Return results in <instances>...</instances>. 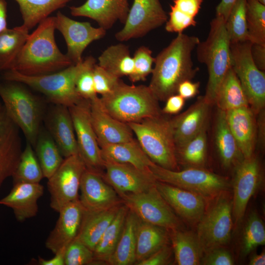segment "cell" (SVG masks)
<instances>
[{
  "mask_svg": "<svg viewBox=\"0 0 265 265\" xmlns=\"http://www.w3.org/2000/svg\"><path fill=\"white\" fill-rule=\"evenodd\" d=\"M198 37L178 33L170 43L155 57V66L148 85L159 101L165 102L177 94L179 85L192 80L199 71L191 58L200 42Z\"/></svg>",
  "mask_w": 265,
  "mask_h": 265,
  "instance_id": "obj_1",
  "label": "cell"
},
{
  "mask_svg": "<svg viewBox=\"0 0 265 265\" xmlns=\"http://www.w3.org/2000/svg\"><path fill=\"white\" fill-rule=\"evenodd\" d=\"M55 16H49L29 35L12 69L27 76L53 73L73 64L55 40Z\"/></svg>",
  "mask_w": 265,
  "mask_h": 265,
  "instance_id": "obj_2",
  "label": "cell"
},
{
  "mask_svg": "<svg viewBox=\"0 0 265 265\" xmlns=\"http://www.w3.org/2000/svg\"><path fill=\"white\" fill-rule=\"evenodd\" d=\"M230 41L225 26V20L216 16L210 23L206 39L196 46L199 62L207 68L208 80L204 98L212 106L214 105L218 89L232 67Z\"/></svg>",
  "mask_w": 265,
  "mask_h": 265,
  "instance_id": "obj_3",
  "label": "cell"
},
{
  "mask_svg": "<svg viewBox=\"0 0 265 265\" xmlns=\"http://www.w3.org/2000/svg\"><path fill=\"white\" fill-rule=\"evenodd\" d=\"M100 101L107 113L127 124L162 114L159 101L149 86L129 85L122 80L110 93L101 96Z\"/></svg>",
  "mask_w": 265,
  "mask_h": 265,
  "instance_id": "obj_4",
  "label": "cell"
},
{
  "mask_svg": "<svg viewBox=\"0 0 265 265\" xmlns=\"http://www.w3.org/2000/svg\"><path fill=\"white\" fill-rule=\"evenodd\" d=\"M141 148L156 164L179 170L171 119L162 115L128 124Z\"/></svg>",
  "mask_w": 265,
  "mask_h": 265,
  "instance_id": "obj_5",
  "label": "cell"
},
{
  "mask_svg": "<svg viewBox=\"0 0 265 265\" xmlns=\"http://www.w3.org/2000/svg\"><path fill=\"white\" fill-rule=\"evenodd\" d=\"M0 97L8 116L34 147L41 129L43 114L40 99L26 85L1 79Z\"/></svg>",
  "mask_w": 265,
  "mask_h": 265,
  "instance_id": "obj_6",
  "label": "cell"
},
{
  "mask_svg": "<svg viewBox=\"0 0 265 265\" xmlns=\"http://www.w3.org/2000/svg\"><path fill=\"white\" fill-rule=\"evenodd\" d=\"M82 62L53 73L39 76H27L8 70L2 72L1 78L21 82L41 93L53 104L70 107L82 99L76 89V81Z\"/></svg>",
  "mask_w": 265,
  "mask_h": 265,
  "instance_id": "obj_7",
  "label": "cell"
},
{
  "mask_svg": "<svg viewBox=\"0 0 265 265\" xmlns=\"http://www.w3.org/2000/svg\"><path fill=\"white\" fill-rule=\"evenodd\" d=\"M232 197L228 191L209 201L196 225V233L204 254L222 247L229 241L233 228Z\"/></svg>",
  "mask_w": 265,
  "mask_h": 265,
  "instance_id": "obj_8",
  "label": "cell"
},
{
  "mask_svg": "<svg viewBox=\"0 0 265 265\" xmlns=\"http://www.w3.org/2000/svg\"><path fill=\"white\" fill-rule=\"evenodd\" d=\"M150 170L157 181L198 194L208 202L228 191L230 186L227 177L204 167L171 170L154 164L150 167Z\"/></svg>",
  "mask_w": 265,
  "mask_h": 265,
  "instance_id": "obj_9",
  "label": "cell"
},
{
  "mask_svg": "<svg viewBox=\"0 0 265 265\" xmlns=\"http://www.w3.org/2000/svg\"><path fill=\"white\" fill-rule=\"evenodd\" d=\"M249 41L230 44L232 69L255 115L265 106V73L254 62Z\"/></svg>",
  "mask_w": 265,
  "mask_h": 265,
  "instance_id": "obj_10",
  "label": "cell"
},
{
  "mask_svg": "<svg viewBox=\"0 0 265 265\" xmlns=\"http://www.w3.org/2000/svg\"><path fill=\"white\" fill-rule=\"evenodd\" d=\"M120 197L142 221L168 231L184 229L180 218L162 197L156 185L144 192L124 194Z\"/></svg>",
  "mask_w": 265,
  "mask_h": 265,
  "instance_id": "obj_11",
  "label": "cell"
},
{
  "mask_svg": "<svg viewBox=\"0 0 265 265\" xmlns=\"http://www.w3.org/2000/svg\"><path fill=\"white\" fill-rule=\"evenodd\" d=\"M86 166L79 154L64 159L56 171L48 179L50 206L58 212L67 204L79 199V192Z\"/></svg>",
  "mask_w": 265,
  "mask_h": 265,
  "instance_id": "obj_12",
  "label": "cell"
},
{
  "mask_svg": "<svg viewBox=\"0 0 265 265\" xmlns=\"http://www.w3.org/2000/svg\"><path fill=\"white\" fill-rule=\"evenodd\" d=\"M69 109L73 123L79 156L86 168L102 174L105 161L91 122L90 100L82 99Z\"/></svg>",
  "mask_w": 265,
  "mask_h": 265,
  "instance_id": "obj_13",
  "label": "cell"
},
{
  "mask_svg": "<svg viewBox=\"0 0 265 265\" xmlns=\"http://www.w3.org/2000/svg\"><path fill=\"white\" fill-rule=\"evenodd\" d=\"M167 19L160 0H134L124 26L116 33L115 38L126 41L143 37L163 25Z\"/></svg>",
  "mask_w": 265,
  "mask_h": 265,
  "instance_id": "obj_14",
  "label": "cell"
},
{
  "mask_svg": "<svg viewBox=\"0 0 265 265\" xmlns=\"http://www.w3.org/2000/svg\"><path fill=\"white\" fill-rule=\"evenodd\" d=\"M259 161L254 154L243 158L236 166L233 180L232 215L235 225L240 223L248 202L261 181Z\"/></svg>",
  "mask_w": 265,
  "mask_h": 265,
  "instance_id": "obj_15",
  "label": "cell"
},
{
  "mask_svg": "<svg viewBox=\"0 0 265 265\" xmlns=\"http://www.w3.org/2000/svg\"><path fill=\"white\" fill-rule=\"evenodd\" d=\"M55 26L65 40L66 55L74 64L83 61L82 53L90 43L106 34V30L101 27H95L89 22L74 20L60 11L55 16Z\"/></svg>",
  "mask_w": 265,
  "mask_h": 265,
  "instance_id": "obj_16",
  "label": "cell"
},
{
  "mask_svg": "<svg viewBox=\"0 0 265 265\" xmlns=\"http://www.w3.org/2000/svg\"><path fill=\"white\" fill-rule=\"evenodd\" d=\"M105 181L119 197L144 192L155 186L157 180L151 170H144L127 163L105 160Z\"/></svg>",
  "mask_w": 265,
  "mask_h": 265,
  "instance_id": "obj_17",
  "label": "cell"
},
{
  "mask_svg": "<svg viewBox=\"0 0 265 265\" xmlns=\"http://www.w3.org/2000/svg\"><path fill=\"white\" fill-rule=\"evenodd\" d=\"M102 174L86 168L82 174L79 200L86 212L106 210L123 203L115 190L105 181Z\"/></svg>",
  "mask_w": 265,
  "mask_h": 265,
  "instance_id": "obj_18",
  "label": "cell"
},
{
  "mask_svg": "<svg viewBox=\"0 0 265 265\" xmlns=\"http://www.w3.org/2000/svg\"><path fill=\"white\" fill-rule=\"evenodd\" d=\"M22 151L20 129L0 101V187L13 175Z\"/></svg>",
  "mask_w": 265,
  "mask_h": 265,
  "instance_id": "obj_19",
  "label": "cell"
},
{
  "mask_svg": "<svg viewBox=\"0 0 265 265\" xmlns=\"http://www.w3.org/2000/svg\"><path fill=\"white\" fill-rule=\"evenodd\" d=\"M156 186L177 215L190 224L197 225L208 201L198 194L160 181H157Z\"/></svg>",
  "mask_w": 265,
  "mask_h": 265,
  "instance_id": "obj_20",
  "label": "cell"
},
{
  "mask_svg": "<svg viewBox=\"0 0 265 265\" xmlns=\"http://www.w3.org/2000/svg\"><path fill=\"white\" fill-rule=\"evenodd\" d=\"M84 212L79 199L65 205L58 212L56 224L46 240V247L54 254L65 250L79 234Z\"/></svg>",
  "mask_w": 265,
  "mask_h": 265,
  "instance_id": "obj_21",
  "label": "cell"
},
{
  "mask_svg": "<svg viewBox=\"0 0 265 265\" xmlns=\"http://www.w3.org/2000/svg\"><path fill=\"white\" fill-rule=\"evenodd\" d=\"M129 0H87L83 4L70 7L73 16L85 17L96 21L105 30L117 21L124 24L129 11Z\"/></svg>",
  "mask_w": 265,
  "mask_h": 265,
  "instance_id": "obj_22",
  "label": "cell"
},
{
  "mask_svg": "<svg viewBox=\"0 0 265 265\" xmlns=\"http://www.w3.org/2000/svg\"><path fill=\"white\" fill-rule=\"evenodd\" d=\"M90 102L91 122L100 147L134 139L128 124L115 119L103 109L100 97L97 96Z\"/></svg>",
  "mask_w": 265,
  "mask_h": 265,
  "instance_id": "obj_23",
  "label": "cell"
},
{
  "mask_svg": "<svg viewBox=\"0 0 265 265\" xmlns=\"http://www.w3.org/2000/svg\"><path fill=\"white\" fill-rule=\"evenodd\" d=\"M47 130L65 158L79 154L73 123L69 107L54 104L46 118Z\"/></svg>",
  "mask_w": 265,
  "mask_h": 265,
  "instance_id": "obj_24",
  "label": "cell"
},
{
  "mask_svg": "<svg viewBox=\"0 0 265 265\" xmlns=\"http://www.w3.org/2000/svg\"><path fill=\"white\" fill-rule=\"evenodd\" d=\"M212 106L203 96H201L185 111L171 119L176 147L183 145L208 126Z\"/></svg>",
  "mask_w": 265,
  "mask_h": 265,
  "instance_id": "obj_25",
  "label": "cell"
},
{
  "mask_svg": "<svg viewBox=\"0 0 265 265\" xmlns=\"http://www.w3.org/2000/svg\"><path fill=\"white\" fill-rule=\"evenodd\" d=\"M43 193L44 186L40 183H17L0 200V204L11 208L17 220L22 222L37 215L38 201Z\"/></svg>",
  "mask_w": 265,
  "mask_h": 265,
  "instance_id": "obj_26",
  "label": "cell"
},
{
  "mask_svg": "<svg viewBox=\"0 0 265 265\" xmlns=\"http://www.w3.org/2000/svg\"><path fill=\"white\" fill-rule=\"evenodd\" d=\"M229 129L244 158L254 154L256 145V117L249 106L226 112Z\"/></svg>",
  "mask_w": 265,
  "mask_h": 265,
  "instance_id": "obj_27",
  "label": "cell"
},
{
  "mask_svg": "<svg viewBox=\"0 0 265 265\" xmlns=\"http://www.w3.org/2000/svg\"><path fill=\"white\" fill-rule=\"evenodd\" d=\"M215 145L222 164L225 168L236 166L244 158L232 133L226 112L217 108L214 128Z\"/></svg>",
  "mask_w": 265,
  "mask_h": 265,
  "instance_id": "obj_28",
  "label": "cell"
},
{
  "mask_svg": "<svg viewBox=\"0 0 265 265\" xmlns=\"http://www.w3.org/2000/svg\"><path fill=\"white\" fill-rule=\"evenodd\" d=\"M105 160L127 163L144 170H150L155 163L143 151L134 138L131 141L100 147Z\"/></svg>",
  "mask_w": 265,
  "mask_h": 265,
  "instance_id": "obj_29",
  "label": "cell"
},
{
  "mask_svg": "<svg viewBox=\"0 0 265 265\" xmlns=\"http://www.w3.org/2000/svg\"><path fill=\"white\" fill-rule=\"evenodd\" d=\"M122 204L99 212H88L84 210L81 227L75 239L93 251Z\"/></svg>",
  "mask_w": 265,
  "mask_h": 265,
  "instance_id": "obj_30",
  "label": "cell"
},
{
  "mask_svg": "<svg viewBox=\"0 0 265 265\" xmlns=\"http://www.w3.org/2000/svg\"><path fill=\"white\" fill-rule=\"evenodd\" d=\"M169 244L171 243L169 233L167 230L138 218L134 264L145 260L161 247Z\"/></svg>",
  "mask_w": 265,
  "mask_h": 265,
  "instance_id": "obj_31",
  "label": "cell"
},
{
  "mask_svg": "<svg viewBox=\"0 0 265 265\" xmlns=\"http://www.w3.org/2000/svg\"><path fill=\"white\" fill-rule=\"evenodd\" d=\"M168 231L177 265H201L204 252L196 234L184 229Z\"/></svg>",
  "mask_w": 265,
  "mask_h": 265,
  "instance_id": "obj_32",
  "label": "cell"
},
{
  "mask_svg": "<svg viewBox=\"0 0 265 265\" xmlns=\"http://www.w3.org/2000/svg\"><path fill=\"white\" fill-rule=\"evenodd\" d=\"M138 221V217L129 210L116 247L107 262L108 264L111 265L134 264Z\"/></svg>",
  "mask_w": 265,
  "mask_h": 265,
  "instance_id": "obj_33",
  "label": "cell"
},
{
  "mask_svg": "<svg viewBox=\"0 0 265 265\" xmlns=\"http://www.w3.org/2000/svg\"><path fill=\"white\" fill-rule=\"evenodd\" d=\"M29 30L23 24L7 28L0 34V72L12 69L29 35Z\"/></svg>",
  "mask_w": 265,
  "mask_h": 265,
  "instance_id": "obj_34",
  "label": "cell"
},
{
  "mask_svg": "<svg viewBox=\"0 0 265 265\" xmlns=\"http://www.w3.org/2000/svg\"><path fill=\"white\" fill-rule=\"evenodd\" d=\"M214 105L217 108L227 112L249 106L240 82L232 67L229 70L217 92Z\"/></svg>",
  "mask_w": 265,
  "mask_h": 265,
  "instance_id": "obj_35",
  "label": "cell"
},
{
  "mask_svg": "<svg viewBox=\"0 0 265 265\" xmlns=\"http://www.w3.org/2000/svg\"><path fill=\"white\" fill-rule=\"evenodd\" d=\"M129 210L124 203L120 206L93 251L94 263H107L119 239Z\"/></svg>",
  "mask_w": 265,
  "mask_h": 265,
  "instance_id": "obj_36",
  "label": "cell"
},
{
  "mask_svg": "<svg viewBox=\"0 0 265 265\" xmlns=\"http://www.w3.org/2000/svg\"><path fill=\"white\" fill-rule=\"evenodd\" d=\"M203 0H173L170 6L165 30L169 32L182 33L188 27L195 26V17L199 13Z\"/></svg>",
  "mask_w": 265,
  "mask_h": 265,
  "instance_id": "obj_37",
  "label": "cell"
},
{
  "mask_svg": "<svg viewBox=\"0 0 265 265\" xmlns=\"http://www.w3.org/2000/svg\"><path fill=\"white\" fill-rule=\"evenodd\" d=\"M34 147L44 177L48 179L58 168L64 159L47 130L41 128Z\"/></svg>",
  "mask_w": 265,
  "mask_h": 265,
  "instance_id": "obj_38",
  "label": "cell"
},
{
  "mask_svg": "<svg viewBox=\"0 0 265 265\" xmlns=\"http://www.w3.org/2000/svg\"><path fill=\"white\" fill-rule=\"evenodd\" d=\"M98 65L115 76L129 77L133 70V60L127 46L122 43L110 46L98 57Z\"/></svg>",
  "mask_w": 265,
  "mask_h": 265,
  "instance_id": "obj_39",
  "label": "cell"
},
{
  "mask_svg": "<svg viewBox=\"0 0 265 265\" xmlns=\"http://www.w3.org/2000/svg\"><path fill=\"white\" fill-rule=\"evenodd\" d=\"M18 4L23 25L29 30L72 0H14Z\"/></svg>",
  "mask_w": 265,
  "mask_h": 265,
  "instance_id": "obj_40",
  "label": "cell"
},
{
  "mask_svg": "<svg viewBox=\"0 0 265 265\" xmlns=\"http://www.w3.org/2000/svg\"><path fill=\"white\" fill-rule=\"evenodd\" d=\"M207 129L208 126L183 145L176 147L179 164L186 168L204 167L207 154Z\"/></svg>",
  "mask_w": 265,
  "mask_h": 265,
  "instance_id": "obj_41",
  "label": "cell"
},
{
  "mask_svg": "<svg viewBox=\"0 0 265 265\" xmlns=\"http://www.w3.org/2000/svg\"><path fill=\"white\" fill-rule=\"evenodd\" d=\"M12 177L13 185L20 183H39L44 178L33 146L27 141Z\"/></svg>",
  "mask_w": 265,
  "mask_h": 265,
  "instance_id": "obj_42",
  "label": "cell"
},
{
  "mask_svg": "<svg viewBox=\"0 0 265 265\" xmlns=\"http://www.w3.org/2000/svg\"><path fill=\"white\" fill-rule=\"evenodd\" d=\"M245 15L248 41L265 45V5L256 0H246Z\"/></svg>",
  "mask_w": 265,
  "mask_h": 265,
  "instance_id": "obj_43",
  "label": "cell"
},
{
  "mask_svg": "<svg viewBox=\"0 0 265 265\" xmlns=\"http://www.w3.org/2000/svg\"><path fill=\"white\" fill-rule=\"evenodd\" d=\"M246 0H238L225 21L230 43L248 41L245 15Z\"/></svg>",
  "mask_w": 265,
  "mask_h": 265,
  "instance_id": "obj_44",
  "label": "cell"
},
{
  "mask_svg": "<svg viewBox=\"0 0 265 265\" xmlns=\"http://www.w3.org/2000/svg\"><path fill=\"white\" fill-rule=\"evenodd\" d=\"M265 243V228L258 214L252 212L246 223L242 241V253L246 255Z\"/></svg>",
  "mask_w": 265,
  "mask_h": 265,
  "instance_id": "obj_45",
  "label": "cell"
},
{
  "mask_svg": "<svg viewBox=\"0 0 265 265\" xmlns=\"http://www.w3.org/2000/svg\"><path fill=\"white\" fill-rule=\"evenodd\" d=\"M83 65L76 81V89L82 99L91 100L96 98L93 80V69L96 63L94 57L89 56L83 60Z\"/></svg>",
  "mask_w": 265,
  "mask_h": 265,
  "instance_id": "obj_46",
  "label": "cell"
},
{
  "mask_svg": "<svg viewBox=\"0 0 265 265\" xmlns=\"http://www.w3.org/2000/svg\"><path fill=\"white\" fill-rule=\"evenodd\" d=\"M152 54V51L144 46L139 47L135 51L132 57L133 72L128 77L132 82L145 81L147 77L152 73L155 61V57Z\"/></svg>",
  "mask_w": 265,
  "mask_h": 265,
  "instance_id": "obj_47",
  "label": "cell"
},
{
  "mask_svg": "<svg viewBox=\"0 0 265 265\" xmlns=\"http://www.w3.org/2000/svg\"><path fill=\"white\" fill-rule=\"evenodd\" d=\"M93 251L85 245L75 239L66 247L65 265H85L94 263Z\"/></svg>",
  "mask_w": 265,
  "mask_h": 265,
  "instance_id": "obj_48",
  "label": "cell"
},
{
  "mask_svg": "<svg viewBox=\"0 0 265 265\" xmlns=\"http://www.w3.org/2000/svg\"><path fill=\"white\" fill-rule=\"evenodd\" d=\"M93 80L96 93L102 96L110 93L121 80L96 64L93 69Z\"/></svg>",
  "mask_w": 265,
  "mask_h": 265,
  "instance_id": "obj_49",
  "label": "cell"
},
{
  "mask_svg": "<svg viewBox=\"0 0 265 265\" xmlns=\"http://www.w3.org/2000/svg\"><path fill=\"white\" fill-rule=\"evenodd\" d=\"M234 259L231 253L222 247L210 251L204 254L201 265H233Z\"/></svg>",
  "mask_w": 265,
  "mask_h": 265,
  "instance_id": "obj_50",
  "label": "cell"
},
{
  "mask_svg": "<svg viewBox=\"0 0 265 265\" xmlns=\"http://www.w3.org/2000/svg\"><path fill=\"white\" fill-rule=\"evenodd\" d=\"M173 251L171 244L161 247L145 260L137 263V265H165L172 260Z\"/></svg>",
  "mask_w": 265,
  "mask_h": 265,
  "instance_id": "obj_51",
  "label": "cell"
},
{
  "mask_svg": "<svg viewBox=\"0 0 265 265\" xmlns=\"http://www.w3.org/2000/svg\"><path fill=\"white\" fill-rule=\"evenodd\" d=\"M165 104L161 109L162 114H175L178 113L183 108L186 100L178 94L169 97L165 101Z\"/></svg>",
  "mask_w": 265,
  "mask_h": 265,
  "instance_id": "obj_52",
  "label": "cell"
},
{
  "mask_svg": "<svg viewBox=\"0 0 265 265\" xmlns=\"http://www.w3.org/2000/svg\"><path fill=\"white\" fill-rule=\"evenodd\" d=\"M200 82H193L191 80H186L178 86L177 94L185 100L194 97L199 93Z\"/></svg>",
  "mask_w": 265,
  "mask_h": 265,
  "instance_id": "obj_53",
  "label": "cell"
},
{
  "mask_svg": "<svg viewBox=\"0 0 265 265\" xmlns=\"http://www.w3.org/2000/svg\"><path fill=\"white\" fill-rule=\"evenodd\" d=\"M256 118V145L263 149L265 144V109L261 110Z\"/></svg>",
  "mask_w": 265,
  "mask_h": 265,
  "instance_id": "obj_54",
  "label": "cell"
},
{
  "mask_svg": "<svg viewBox=\"0 0 265 265\" xmlns=\"http://www.w3.org/2000/svg\"><path fill=\"white\" fill-rule=\"evenodd\" d=\"M251 53L254 62L261 70H265V45L252 43Z\"/></svg>",
  "mask_w": 265,
  "mask_h": 265,
  "instance_id": "obj_55",
  "label": "cell"
},
{
  "mask_svg": "<svg viewBox=\"0 0 265 265\" xmlns=\"http://www.w3.org/2000/svg\"><path fill=\"white\" fill-rule=\"evenodd\" d=\"M238 0H221L216 7L215 16L221 17L225 21L234 4Z\"/></svg>",
  "mask_w": 265,
  "mask_h": 265,
  "instance_id": "obj_56",
  "label": "cell"
},
{
  "mask_svg": "<svg viewBox=\"0 0 265 265\" xmlns=\"http://www.w3.org/2000/svg\"><path fill=\"white\" fill-rule=\"evenodd\" d=\"M65 250H62L54 254L53 258L45 259L39 257L38 264L40 265H65L64 254Z\"/></svg>",
  "mask_w": 265,
  "mask_h": 265,
  "instance_id": "obj_57",
  "label": "cell"
},
{
  "mask_svg": "<svg viewBox=\"0 0 265 265\" xmlns=\"http://www.w3.org/2000/svg\"><path fill=\"white\" fill-rule=\"evenodd\" d=\"M7 3L5 0H0V34L7 28Z\"/></svg>",
  "mask_w": 265,
  "mask_h": 265,
  "instance_id": "obj_58",
  "label": "cell"
},
{
  "mask_svg": "<svg viewBox=\"0 0 265 265\" xmlns=\"http://www.w3.org/2000/svg\"><path fill=\"white\" fill-rule=\"evenodd\" d=\"M249 265H265V253L262 252L260 254H254L250 259Z\"/></svg>",
  "mask_w": 265,
  "mask_h": 265,
  "instance_id": "obj_59",
  "label": "cell"
},
{
  "mask_svg": "<svg viewBox=\"0 0 265 265\" xmlns=\"http://www.w3.org/2000/svg\"><path fill=\"white\" fill-rule=\"evenodd\" d=\"M256 0L265 5V0Z\"/></svg>",
  "mask_w": 265,
  "mask_h": 265,
  "instance_id": "obj_60",
  "label": "cell"
}]
</instances>
